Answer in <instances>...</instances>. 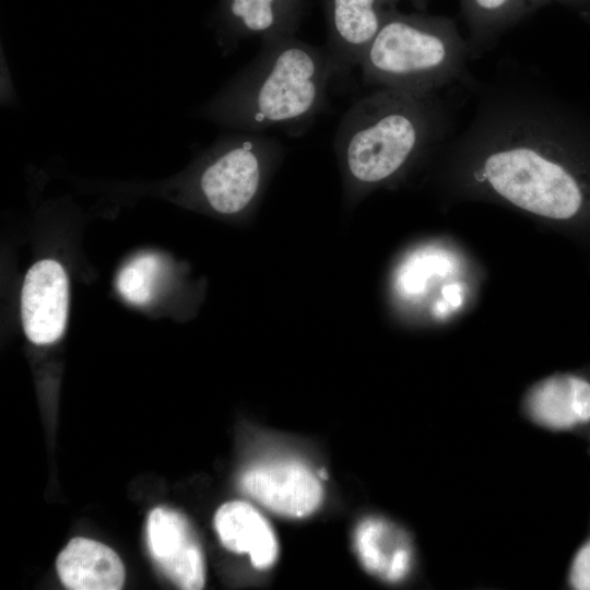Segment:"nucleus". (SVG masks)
Listing matches in <instances>:
<instances>
[{
    "label": "nucleus",
    "mask_w": 590,
    "mask_h": 590,
    "mask_svg": "<svg viewBox=\"0 0 590 590\" xmlns=\"http://www.w3.org/2000/svg\"><path fill=\"white\" fill-rule=\"evenodd\" d=\"M275 149L276 143L269 137H255L217 155L200 176V189L210 206L222 214L247 208L259 191L262 158Z\"/></svg>",
    "instance_id": "obj_5"
},
{
    "label": "nucleus",
    "mask_w": 590,
    "mask_h": 590,
    "mask_svg": "<svg viewBox=\"0 0 590 590\" xmlns=\"http://www.w3.org/2000/svg\"><path fill=\"white\" fill-rule=\"evenodd\" d=\"M536 0H461L470 58L489 50L500 35L536 10Z\"/></svg>",
    "instance_id": "obj_14"
},
{
    "label": "nucleus",
    "mask_w": 590,
    "mask_h": 590,
    "mask_svg": "<svg viewBox=\"0 0 590 590\" xmlns=\"http://www.w3.org/2000/svg\"><path fill=\"white\" fill-rule=\"evenodd\" d=\"M146 540L154 562L177 587L203 588V554L182 515L163 507L153 509L148 518Z\"/></svg>",
    "instance_id": "obj_8"
},
{
    "label": "nucleus",
    "mask_w": 590,
    "mask_h": 590,
    "mask_svg": "<svg viewBox=\"0 0 590 590\" xmlns=\"http://www.w3.org/2000/svg\"><path fill=\"white\" fill-rule=\"evenodd\" d=\"M62 583L72 590H118L125 580V568L108 546L85 538H74L57 558Z\"/></svg>",
    "instance_id": "obj_13"
},
{
    "label": "nucleus",
    "mask_w": 590,
    "mask_h": 590,
    "mask_svg": "<svg viewBox=\"0 0 590 590\" xmlns=\"http://www.w3.org/2000/svg\"><path fill=\"white\" fill-rule=\"evenodd\" d=\"M334 74L328 48L290 37L269 42L229 110L255 130L305 121L322 108Z\"/></svg>",
    "instance_id": "obj_4"
},
{
    "label": "nucleus",
    "mask_w": 590,
    "mask_h": 590,
    "mask_svg": "<svg viewBox=\"0 0 590 590\" xmlns=\"http://www.w3.org/2000/svg\"><path fill=\"white\" fill-rule=\"evenodd\" d=\"M240 488L274 514L303 518L321 504L323 488L318 476L305 463L275 459L249 467L240 476Z\"/></svg>",
    "instance_id": "obj_6"
},
{
    "label": "nucleus",
    "mask_w": 590,
    "mask_h": 590,
    "mask_svg": "<svg viewBox=\"0 0 590 590\" xmlns=\"http://www.w3.org/2000/svg\"><path fill=\"white\" fill-rule=\"evenodd\" d=\"M393 0H332L331 39L328 48L337 73L359 66L362 57L392 11Z\"/></svg>",
    "instance_id": "obj_9"
},
{
    "label": "nucleus",
    "mask_w": 590,
    "mask_h": 590,
    "mask_svg": "<svg viewBox=\"0 0 590 590\" xmlns=\"http://www.w3.org/2000/svg\"><path fill=\"white\" fill-rule=\"evenodd\" d=\"M574 589L590 590V539L577 551L568 573Z\"/></svg>",
    "instance_id": "obj_17"
},
{
    "label": "nucleus",
    "mask_w": 590,
    "mask_h": 590,
    "mask_svg": "<svg viewBox=\"0 0 590 590\" xmlns=\"http://www.w3.org/2000/svg\"><path fill=\"white\" fill-rule=\"evenodd\" d=\"M69 309V281L63 267L52 259L34 263L21 292L24 332L35 344H50L64 332Z\"/></svg>",
    "instance_id": "obj_7"
},
{
    "label": "nucleus",
    "mask_w": 590,
    "mask_h": 590,
    "mask_svg": "<svg viewBox=\"0 0 590 590\" xmlns=\"http://www.w3.org/2000/svg\"><path fill=\"white\" fill-rule=\"evenodd\" d=\"M526 410L539 425L570 429L590 422V381L558 374L536 384L526 398Z\"/></svg>",
    "instance_id": "obj_10"
},
{
    "label": "nucleus",
    "mask_w": 590,
    "mask_h": 590,
    "mask_svg": "<svg viewBox=\"0 0 590 590\" xmlns=\"http://www.w3.org/2000/svg\"><path fill=\"white\" fill-rule=\"evenodd\" d=\"M451 122L450 109L437 92L379 87L345 113L337 145L353 180L376 185L448 138Z\"/></svg>",
    "instance_id": "obj_2"
},
{
    "label": "nucleus",
    "mask_w": 590,
    "mask_h": 590,
    "mask_svg": "<svg viewBox=\"0 0 590 590\" xmlns=\"http://www.w3.org/2000/svg\"><path fill=\"white\" fill-rule=\"evenodd\" d=\"M551 3H559L573 8L585 15H590V0H536V10Z\"/></svg>",
    "instance_id": "obj_18"
},
{
    "label": "nucleus",
    "mask_w": 590,
    "mask_h": 590,
    "mask_svg": "<svg viewBox=\"0 0 590 590\" xmlns=\"http://www.w3.org/2000/svg\"><path fill=\"white\" fill-rule=\"evenodd\" d=\"M214 527L223 545L235 553L250 557L253 567L267 569L273 566L279 544L267 519L245 502L222 505L214 517Z\"/></svg>",
    "instance_id": "obj_12"
},
{
    "label": "nucleus",
    "mask_w": 590,
    "mask_h": 590,
    "mask_svg": "<svg viewBox=\"0 0 590 590\" xmlns=\"http://www.w3.org/2000/svg\"><path fill=\"white\" fill-rule=\"evenodd\" d=\"M164 271L161 257L153 253L141 255L120 271L117 288L128 302L144 305L153 298Z\"/></svg>",
    "instance_id": "obj_15"
},
{
    "label": "nucleus",
    "mask_w": 590,
    "mask_h": 590,
    "mask_svg": "<svg viewBox=\"0 0 590 590\" xmlns=\"http://www.w3.org/2000/svg\"><path fill=\"white\" fill-rule=\"evenodd\" d=\"M354 548L365 570L386 582H400L412 568L408 535L386 519H364L355 529Z\"/></svg>",
    "instance_id": "obj_11"
},
{
    "label": "nucleus",
    "mask_w": 590,
    "mask_h": 590,
    "mask_svg": "<svg viewBox=\"0 0 590 590\" xmlns=\"http://www.w3.org/2000/svg\"><path fill=\"white\" fill-rule=\"evenodd\" d=\"M472 178L529 213L571 221L590 206V121L529 82H493L457 137Z\"/></svg>",
    "instance_id": "obj_1"
},
{
    "label": "nucleus",
    "mask_w": 590,
    "mask_h": 590,
    "mask_svg": "<svg viewBox=\"0 0 590 590\" xmlns=\"http://www.w3.org/2000/svg\"><path fill=\"white\" fill-rule=\"evenodd\" d=\"M469 58L467 39L451 19L391 12L359 67L367 84L432 93L457 82L471 85Z\"/></svg>",
    "instance_id": "obj_3"
},
{
    "label": "nucleus",
    "mask_w": 590,
    "mask_h": 590,
    "mask_svg": "<svg viewBox=\"0 0 590 590\" xmlns=\"http://www.w3.org/2000/svg\"><path fill=\"white\" fill-rule=\"evenodd\" d=\"M282 0H231V12L243 27L251 33L267 35V43L284 38L280 30Z\"/></svg>",
    "instance_id": "obj_16"
}]
</instances>
